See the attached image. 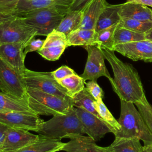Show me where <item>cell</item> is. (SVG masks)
Masks as SVG:
<instances>
[{
  "instance_id": "8d00e7d4",
  "label": "cell",
  "mask_w": 152,
  "mask_h": 152,
  "mask_svg": "<svg viewBox=\"0 0 152 152\" xmlns=\"http://www.w3.org/2000/svg\"><path fill=\"white\" fill-rule=\"evenodd\" d=\"M45 40H40V39H33L31 40L24 48V53L26 56V55L31 52L34 51H38L40 49L44 44Z\"/></svg>"
},
{
  "instance_id": "ab89813d",
  "label": "cell",
  "mask_w": 152,
  "mask_h": 152,
  "mask_svg": "<svg viewBox=\"0 0 152 152\" xmlns=\"http://www.w3.org/2000/svg\"><path fill=\"white\" fill-rule=\"evenodd\" d=\"M8 128V126L0 123V148L5 137V131Z\"/></svg>"
},
{
  "instance_id": "30bf717a",
  "label": "cell",
  "mask_w": 152,
  "mask_h": 152,
  "mask_svg": "<svg viewBox=\"0 0 152 152\" xmlns=\"http://www.w3.org/2000/svg\"><path fill=\"white\" fill-rule=\"evenodd\" d=\"M75 110L84 134H87L95 142L100 140L107 133H115V131L108 124L93 113L81 107H76Z\"/></svg>"
},
{
  "instance_id": "e0dca14e",
  "label": "cell",
  "mask_w": 152,
  "mask_h": 152,
  "mask_svg": "<svg viewBox=\"0 0 152 152\" xmlns=\"http://www.w3.org/2000/svg\"><path fill=\"white\" fill-rule=\"evenodd\" d=\"M64 143L61 151L66 152H99L98 145L89 136L78 135L71 137Z\"/></svg>"
},
{
  "instance_id": "7a4b0ae2",
  "label": "cell",
  "mask_w": 152,
  "mask_h": 152,
  "mask_svg": "<svg viewBox=\"0 0 152 152\" xmlns=\"http://www.w3.org/2000/svg\"><path fill=\"white\" fill-rule=\"evenodd\" d=\"M37 132L45 138L59 140L84 134L74 107L66 113L55 115L49 120L43 121Z\"/></svg>"
},
{
  "instance_id": "ffe728a7",
  "label": "cell",
  "mask_w": 152,
  "mask_h": 152,
  "mask_svg": "<svg viewBox=\"0 0 152 152\" xmlns=\"http://www.w3.org/2000/svg\"><path fill=\"white\" fill-rule=\"evenodd\" d=\"M121 4H107L100 14L96 24L95 30L98 32L103 29L118 24L121 20L119 11Z\"/></svg>"
},
{
  "instance_id": "d4e9b609",
  "label": "cell",
  "mask_w": 152,
  "mask_h": 152,
  "mask_svg": "<svg viewBox=\"0 0 152 152\" xmlns=\"http://www.w3.org/2000/svg\"><path fill=\"white\" fill-rule=\"evenodd\" d=\"M72 101L74 107L83 108L101 118L95 108L94 103L96 100L89 93L86 87L78 93L76 94L72 98Z\"/></svg>"
},
{
  "instance_id": "f1b7e54d",
  "label": "cell",
  "mask_w": 152,
  "mask_h": 152,
  "mask_svg": "<svg viewBox=\"0 0 152 152\" xmlns=\"http://www.w3.org/2000/svg\"><path fill=\"white\" fill-rule=\"evenodd\" d=\"M94 105L100 117L115 131V133L121 129V126L118 120L112 115L102 100H96Z\"/></svg>"
},
{
  "instance_id": "6da1fadb",
  "label": "cell",
  "mask_w": 152,
  "mask_h": 152,
  "mask_svg": "<svg viewBox=\"0 0 152 152\" xmlns=\"http://www.w3.org/2000/svg\"><path fill=\"white\" fill-rule=\"evenodd\" d=\"M101 49L104 58L112 67L114 78L111 85L119 99L134 104L147 100L136 69L131 64L119 59L113 50L104 48Z\"/></svg>"
},
{
  "instance_id": "484cf974",
  "label": "cell",
  "mask_w": 152,
  "mask_h": 152,
  "mask_svg": "<svg viewBox=\"0 0 152 152\" xmlns=\"http://www.w3.org/2000/svg\"><path fill=\"white\" fill-rule=\"evenodd\" d=\"M144 40H145V33L137 32L129 29L119 27L118 26H117L114 34V40L115 45L127 43Z\"/></svg>"
},
{
  "instance_id": "7bdbcfd3",
  "label": "cell",
  "mask_w": 152,
  "mask_h": 152,
  "mask_svg": "<svg viewBox=\"0 0 152 152\" xmlns=\"http://www.w3.org/2000/svg\"><path fill=\"white\" fill-rule=\"evenodd\" d=\"M142 152H152V144L142 146Z\"/></svg>"
},
{
  "instance_id": "7402d4cb",
  "label": "cell",
  "mask_w": 152,
  "mask_h": 152,
  "mask_svg": "<svg viewBox=\"0 0 152 152\" xmlns=\"http://www.w3.org/2000/svg\"><path fill=\"white\" fill-rule=\"evenodd\" d=\"M13 111L34 113L29 107L27 100L0 92V112Z\"/></svg>"
},
{
  "instance_id": "4316f807",
  "label": "cell",
  "mask_w": 152,
  "mask_h": 152,
  "mask_svg": "<svg viewBox=\"0 0 152 152\" xmlns=\"http://www.w3.org/2000/svg\"><path fill=\"white\" fill-rule=\"evenodd\" d=\"M58 82L68 91L71 98L85 88L86 81L77 74L58 80Z\"/></svg>"
},
{
  "instance_id": "4fadbf2b",
  "label": "cell",
  "mask_w": 152,
  "mask_h": 152,
  "mask_svg": "<svg viewBox=\"0 0 152 152\" xmlns=\"http://www.w3.org/2000/svg\"><path fill=\"white\" fill-rule=\"evenodd\" d=\"M113 51L134 61L152 62V41L144 40L127 43L115 45Z\"/></svg>"
},
{
  "instance_id": "1f68e13d",
  "label": "cell",
  "mask_w": 152,
  "mask_h": 152,
  "mask_svg": "<svg viewBox=\"0 0 152 152\" xmlns=\"http://www.w3.org/2000/svg\"><path fill=\"white\" fill-rule=\"evenodd\" d=\"M61 45H66L68 47L67 36L64 33L55 29L46 36V38L44 41L43 47L58 46Z\"/></svg>"
},
{
  "instance_id": "4dcf8cb0",
  "label": "cell",
  "mask_w": 152,
  "mask_h": 152,
  "mask_svg": "<svg viewBox=\"0 0 152 152\" xmlns=\"http://www.w3.org/2000/svg\"><path fill=\"white\" fill-rule=\"evenodd\" d=\"M66 48L67 46L66 45L43 47L39 49L37 52L45 59L55 61L59 59Z\"/></svg>"
},
{
  "instance_id": "5bb4252c",
  "label": "cell",
  "mask_w": 152,
  "mask_h": 152,
  "mask_svg": "<svg viewBox=\"0 0 152 152\" xmlns=\"http://www.w3.org/2000/svg\"><path fill=\"white\" fill-rule=\"evenodd\" d=\"M26 45L21 43H0V57L12 66L19 74L23 75L26 68L24 65Z\"/></svg>"
},
{
  "instance_id": "74e56055",
  "label": "cell",
  "mask_w": 152,
  "mask_h": 152,
  "mask_svg": "<svg viewBox=\"0 0 152 152\" xmlns=\"http://www.w3.org/2000/svg\"><path fill=\"white\" fill-rule=\"evenodd\" d=\"M90 0H72L69 11L82 10Z\"/></svg>"
},
{
  "instance_id": "8fae6325",
  "label": "cell",
  "mask_w": 152,
  "mask_h": 152,
  "mask_svg": "<svg viewBox=\"0 0 152 152\" xmlns=\"http://www.w3.org/2000/svg\"><path fill=\"white\" fill-rule=\"evenodd\" d=\"M43 121L35 113L17 111L0 112V123L11 128L37 132Z\"/></svg>"
},
{
  "instance_id": "e575fe53",
  "label": "cell",
  "mask_w": 152,
  "mask_h": 152,
  "mask_svg": "<svg viewBox=\"0 0 152 152\" xmlns=\"http://www.w3.org/2000/svg\"><path fill=\"white\" fill-rule=\"evenodd\" d=\"M19 0H0V13L14 15Z\"/></svg>"
},
{
  "instance_id": "cb8c5ba5",
  "label": "cell",
  "mask_w": 152,
  "mask_h": 152,
  "mask_svg": "<svg viewBox=\"0 0 152 152\" xmlns=\"http://www.w3.org/2000/svg\"><path fill=\"white\" fill-rule=\"evenodd\" d=\"M108 147L113 152H142V146L140 140L137 137H115L114 141Z\"/></svg>"
},
{
  "instance_id": "9a60e30c",
  "label": "cell",
  "mask_w": 152,
  "mask_h": 152,
  "mask_svg": "<svg viewBox=\"0 0 152 152\" xmlns=\"http://www.w3.org/2000/svg\"><path fill=\"white\" fill-rule=\"evenodd\" d=\"M107 4L106 0H90L83 9V20L80 28L95 29L97 20Z\"/></svg>"
},
{
  "instance_id": "d6a6232c",
  "label": "cell",
  "mask_w": 152,
  "mask_h": 152,
  "mask_svg": "<svg viewBox=\"0 0 152 152\" xmlns=\"http://www.w3.org/2000/svg\"><path fill=\"white\" fill-rule=\"evenodd\" d=\"M138 108L145 124L152 134V106L148 100L134 104Z\"/></svg>"
},
{
  "instance_id": "ba28073f",
  "label": "cell",
  "mask_w": 152,
  "mask_h": 152,
  "mask_svg": "<svg viewBox=\"0 0 152 152\" xmlns=\"http://www.w3.org/2000/svg\"><path fill=\"white\" fill-rule=\"evenodd\" d=\"M0 90L27 100L26 87L23 75L0 57Z\"/></svg>"
},
{
  "instance_id": "f546056e",
  "label": "cell",
  "mask_w": 152,
  "mask_h": 152,
  "mask_svg": "<svg viewBox=\"0 0 152 152\" xmlns=\"http://www.w3.org/2000/svg\"><path fill=\"white\" fill-rule=\"evenodd\" d=\"M118 26L137 32L146 33L152 27V21H143L122 18Z\"/></svg>"
},
{
  "instance_id": "7c38bea8",
  "label": "cell",
  "mask_w": 152,
  "mask_h": 152,
  "mask_svg": "<svg viewBox=\"0 0 152 152\" xmlns=\"http://www.w3.org/2000/svg\"><path fill=\"white\" fill-rule=\"evenodd\" d=\"M40 135L33 134L28 130L8 127L0 148V152H13L36 141Z\"/></svg>"
},
{
  "instance_id": "3957f363",
  "label": "cell",
  "mask_w": 152,
  "mask_h": 152,
  "mask_svg": "<svg viewBox=\"0 0 152 152\" xmlns=\"http://www.w3.org/2000/svg\"><path fill=\"white\" fill-rule=\"evenodd\" d=\"M120 100L121 115L118 121L121 129L115 133L114 135L124 138L137 137L144 142V145L152 144V134L134 104Z\"/></svg>"
},
{
  "instance_id": "b9f144b4",
  "label": "cell",
  "mask_w": 152,
  "mask_h": 152,
  "mask_svg": "<svg viewBox=\"0 0 152 152\" xmlns=\"http://www.w3.org/2000/svg\"><path fill=\"white\" fill-rule=\"evenodd\" d=\"M145 40L152 41V27L148 30L146 33H145Z\"/></svg>"
},
{
  "instance_id": "83f0119b",
  "label": "cell",
  "mask_w": 152,
  "mask_h": 152,
  "mask_svg": "<svg viewBox=\"0 0 152 152\" xmlns=\"http://www.w3.org/2000/svg\"><path fill=\"white\" fill-rule=\"evenodd\" d=\"M118 25V23L97 32L96 45L101 49L104 48L113 50L115 45L114 34Z\"/></svg>"
},
{
  "instance_id": "60d3db41",
  "label": "cell",
  "mask_w": 152,
  "mask_h": 152,
  "mask_svg": "<svg viewBox=\"0 0 152 152\" xmlns=\"http://www.w3.org/2000/svg\"><path fill=\"white\" fill-rule=\"evenodd\" d=\"M14 17V15H6V14H4L0 13V24H2L4 22L7 21V20H9L11 19Z\"/></svg>"
},
{
  "instance_id": "d6986e66",
  "label": "cell",
  "mask_w": 152,
  "mask_h": 152,
  "mask_svg": "<svg viewBox=\"0 0 152 152\" xmlns=\"http://www.w3.org/2000/svg\"><path fill=\"white\" fill-rule=\"evenodd\" d=\"M71 3L72 1L70 0H19L14 15L53 6H70Z\"/></svg>"
},
{
  "instance_id": "9c48e42d",
  "label": "cell",
  "mask_w": 152,
  "mask_h": 152,
  "mask_svg": "<svg viewBox=\"0 0 152 152\" xmlns=\"http://www.w3.org/2000/svg\"><path fill=\"white\" fill-rule=\"evenodd\" d=\"M87 52V59L84 72L80 75L86 80L97 81L102 76L106 77L113 83V78L110 76L104 63V56L102 49L97 45H88L84 47Z\"/></svg>"
},
{
  "instance_id": "836d02e7",
  "label": "cell",
  "mask_w": 152,
  "mask_h": 152,
  "mask_svg": "<svg viewBox=\"0 0 152 152\" xmlns=\"http://www.w3.org/2000/svg\"><path fill=\"white\" fill-rule=\"evenodd\" d=\"M86 88L96 100H102L104 96V92L100 86L97 83V81L90 80L85 84Z\"/></svg>"
},
{
  "instance_id": "d590c367",
  "label": "cell",
  "mask_w": 152,
  "mask_h": 152,
  "mask_svg": "<svg viewBox=\"0 0 152 152\" xmlns=\"http://www.w3.org/2000/svg\"><path fill=\"white\" fill-rule=\"evenodd\" d=\"M52 73L54 78L58 81L76 74L72 69L66 65L60 66L56 70L52 71Z\"/></svg>"
},
{
  "instance_id": "ee69618b",
  "label": "cell",
  "mask_w": 152,
  "mask_h": 152,
  "mask_svg": "<svg viewBox=\"0 0 152 152\" xmlns=\"http://www.w3.org/2000/svg\"><path fill=\"white\" fill-rule=\"evenodd\" d=\"M98 150H99V152H113L111 150H110L108 147H100L98 145Z\"/></svg>"
},
{
  "instance_id": "52a82bcc",
  "label": "cell",
  "mask_w": 152,
  "mask_h": 152,
  "mask_svg": "<svg viewBox=\"0 0 152 152\" xmlns=\"http://www.w3.org/2000/svg\"><path fill=\"white\" fill-rule=\"evenodd\" d=\"M36 36V30L17 16L0 24V43H21L26 46Z\"/></svg>"
},
{
  "instance_id": "44dd1931",
  "label": "cell",
  "mask_w": 152,
  "mask_h": 152,
  "mask_svg": "<svg viewBox=\"0 0 152 152\" xmlns=\"http://www.w3.org/2000/svg\"><path fill=\"white\" fill-rule=\"evenodd\" d=\"M97 32L94 29L78 28L67 36L68 46L96 45Z\"/></svg>"
},
{
  "instance_id": "f35d334b",
  "label": "cell",
  "mask_w": 152,
  "mask_h": 152,
  "mask_svg": "<svg viewBox=\"0 0 152 152\" xmlns=\"http://www.w3.org/2000/svg\"><path fill=\"white\" fill-rule=\"evenodd\" d=\"M126 2L141 4L145 6L152 7V0H126Z\"/></svg>"
},
{
  "instance_id": "8992f818",
  "label": "cell",
  "mask_w": 152,
  "mask_h": 152,
  "mask_svg": "<svg viewBox=\"0 0 152 152\" xmlns=\"http://www.w3.org/2000/svg\"><path fill=\"white\" fill-rule=\"evenodd\" d=\"M26 87L36 88L67 100H72L68 91L52 75V72H39L26 68L23 75Z\"/></svg>"
},
{
  "instance_id": "5b68a950",
  "label": "cell",
  "mask_w": 152,
  "mask_h": 152,
  "mask_svg": "<svg viewBox=\"0 0 152 152\" xmlns=\"http://www.w3.org/2000/svg\"><path fill=\"white\" fill-rule=\"evenodd\" d=\"M26 93L29 107L38 115L64 114L74 107L72 100H67L36 88L26 87Z\"/></svg>"
},
{
  "instance_id": "ac0fdd59",
  "label": "cell",
  "mask_w": 152,
  "mask_h": 152,
  "mask_svg": "<svg viewBox=\"0 0 152 152\" xmlns=\"http://www.w3.org/2000/svg\"><path fill=\"white\" fill-rule=\"evenodd\" d=\"M64 143L59 139H51L40 135L39 138L13 152H56L61 151Z\"/></svg>"
},
{
  "instance_id": "277c9868",
  "label": "cell",
  "mask_w": 152,
  "mask_h": 152,
  "mask_svg": "<svg viewBox=\"0 0 152 152\" xmlns=\"http://www.w3.org/2000/svg\"><path fill=\"white\" fill-rule=\"evenodd\" d=\"M69 6L56 5L20 13L15 16L21 18L24 23L37 31V36H47L59 25L69 11Z\"/></svg>"
},
{
  "instance_id": "603a6c76",
  "label": "cell",
  "mask_w": 152,
  "mask_h": 152,
  "mask_svg": "<svg viewBox=\"0 0 152 152\" xmlns=\"http://www.w3.org/2000/svg\"><path fill=\"white\" fill-rule=\"evenodd\" d=\"M83 15V10L69 11L64 17L56 30L64 33L67 36L72 31L80 28Z\"/></svg>"
},
{
  "instance_id": "2e32d148",
  "label": "cell",
  "mask_w": 152,
  "mask_h": 152,
  "mask_svg": "<svg viewBox=\"0 0 152 152\" xmlns=\"http://www.w3.org/2000/svg\"><path fill=\"white\" fill-rule=\"evenodd\" d=\"M119 14L122 18L152 21V10L139 4L128 2L122 4Z\"/></svg>"
}]
</instances>
